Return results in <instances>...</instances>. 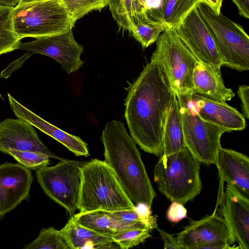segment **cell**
I'll use <instances>...</instances> for the list:
<instances>
[{
	"instance_id": "6da1fadb",
	"label": "cell",
	"mask_w": 249,
	"mask_h": 249,
	"mask_svg": "<svg viewBox=\"0 0 249 249\" xmlns=\"http://www.w3.org/2000/svg\"><path fill=\"white\" fill-rule=\"evenodd\" d=\"M176 94L163 66L152 54L129 85L124 102L131 137L144 151L162 155L164 127Z\"/></svg>"
},
{
	"instance_id": "7a4b0ae2",
	"label": "cell",
	"mask_w": 249,
	"mask_h": 249,
	"mask_svg": "<svg viewBox=\"0 0 249 249\" xmlns=\"http://www.w3.org/2000/svg\"><path fill=\"white\" fill-rule=\"evenodd\" d=\"M101 141L105 162L113 171L132 202L151 207L156 196L136 144L124 124L112 120L106 124Z\"/></svg>"
},
{
	"instance_id": "3957f363",
	"label": "cell",
	"mask_w": 249,
	"mask_h": 249,
	"mask_svg": "<svg viewBox=\"0 0 249 249\" xmlns=\"http://www.w3.org/2000/svg\"><path fill=\"white\" fill-rule=\"evenodd\" d=\"M80 212H113L136 208L111 169L97 159L81 166Z\"/></svg>"
},
{
	"instance_id": "277c9868",
	"label": "cell",
	"mask_w": 249,
	"mask_h": 249,
	"mask_svg": "<svg viewBox=\"0 0 249 249\" xmlns=\"http://www.w3.org/2000/svg\"><path fill=\"white\" fill-rule=\"evenodd\" d=\"M201 162L185 147L162 155L154 168V179L161 194L172 202L183 204L201 192Z\"/></svg>"
},
{
	"instance_id": "5b68a950",
	"label": "cell",
	"mask_w": 249,
	"mask_h": 249,
	"mask_svg": "<svg viewBox=\"0 0 249 249\" xmlns=\"http://www.w3.org/2000/svg\"><path fill=\"white\" fill-rule=\"evenodd\" d=\"M12 22L21 39L66 32L74 26L61 0L18 4L13 8Z\"/></svg>"
},
{
	"instance_id": "8992f818",
	"label": "cell",
	"mask_w": 249,
	"mask_h": 249,
	"mask_svg": "<svg viewBox=\"0 0 249 249\" xmlns=\"http://www.w3.org/2000/svg\"><path fill=\"white\" fill-rule=\"evenodd\" d=\"M176 94L186 146L201 162L216 165L221 147L220 139L226 130L199 115L191 99L192 94Z\"/></svg>"
},
{
	"instance_id": "52a82bcc",
	"label": "cell",
	"mask_w": 249,
	"mask_h": 249,
	"mask_svg": "<svg viewBox=\"0 0 249 249\" xmlns=\"http://www.w3.org/2000/svg\"><path fill=\"white\" fill-rule=\"evenodd\" d=\"M198 10L211 29L218 45L222 66L239 72L249 70V37L239 24L217 14L204 2Z\"/></svg>"
},
{
	"instance_id": "ba28073f",
	"label": "cell",
	"mask_w": 249,
	"mask_h": 249,
	"mask_svg": "<svg viewBox=\"0 0 249 249\" xmlns=\"http://www.w3.org/2000/svg\"><path fill=\"white\" fill-rule=\"evenodd\" d=\"M152 53L163 66L177 94L194 93L193 74L198 62L178 36L175 29L166 28L156 41Z\"/></svg>"
},
{
	"instance_id": "9c48e42d",
	"label": "cell",
	"mask_w": 249,
	"mask_h": 249,
	"mask_svg": "<svg viewBox=\"0 0 249 249\" xmlns=\"http://www.w3.org/2000/svg\"><path fill=\"white\" fill-rule=\"evenodd\" d=\"M84 162L62 159L54 166H46L35 170L37 180L44 192L64 208L70 217L78 208L81 166Z\"/></svg>"
},
{
	"instance_id": "30bf717a",
	"label": "cell",
	"mask_w": 249,
	"mask_h": 249,
	"mask_svg": "<svg viewBox=\"0 0 249 249\" xmlns=\"http://www.w3.org/2000/svg\"><path fill=\"white\" fill-rule=\"evenodd\" d=\"M176 31L180 39L199 62L221 73L222 58L218 45L197 6Z\"/></svg>"
},
{
	"instance_id": "8fae6325",
	"label": "cell",
	"mask_w": 249,
	"mask_h": 249,
	"mask_svg": "<svg viewBox=\"0 0 249 249\" xmlns=\"http://www.w3.org/2000/svg\"><path fill=\"white\" fill-rule=\"evenodd\" d=\"M181 249H228L233 244L231 229L224 218L214 212L193 221L176 236Z\"/></svg>"
},
{
	"instance_id": "7c38bea8",
	"label": "cell",
	"mask_w": 249,
	"mask_h": 249,
	"mask_svg": "<svg viewBox=\"0 0 249 249\" xmlns=\"http://www.w3.org/2000/svg\"><path fill=\"white\" fill-rule=\"evenodd\" d=\"M17 49L52 57L68 73L75 72L84 64L81 59L84 48L75 40L72 29L58 34L36 37L30 42H20Z\"/></svg>"
},
{
	"instance_id": "4fadbf2b",
	"label": "cell",
	"mask_w": 249,
	"mask_h": 249,
	"mask_svg": "<svg viewBox=\"0 0 249 249\" xmlns=\"http://www.w3.org/2000/svg\"><path fill=\"white\" fill-rule=\"evenodd\" d=\"M33 177L20 163L0 164V219L29 196Z\"/></svg>"
},
{
	"instance_id": "5bb4252c",
	"label": "cell",
	"mask_w": 249,
	"mask_h": 249,
	"mask_svg": "<svg viewBox=\"0 0 249 249\" xmlns=\"http://www.w3.org/2000/svg\"><path fill=\"white\" fill-rule=\"evenodd\" d=\"M220 199V212L231 231L233 243L249 249V199L227 184Z\"/></svg>"
},
{
	"instance_id": "9a60e30c",
	"label": "cell",
	"mask_w": 249,
	"mask_h": 249,
	"mask_svg": "<svg viewBox=\"0 0 249 249\" xmlns=\"http://www.w3.org/2000/svg\"><path fill=\"white\" fill-rule=\"evenodd\" d=\"M9 149L40 152L62 160L42 142L33 125L18 118H7L0 123V151L6 154Z\"/></svg>"
},
{
	"instance_id": "2e32d148",
	"label": "cell",
	"mask_w": 249,
	"mask_h": 249,
	"mask_svg": "<svg viewBox=\"0 0 249 249\" xmlns=\"http://www.w3.org/2000/svg\"><path fill=\"white\" fill-rule=\"evenodd\" d=\"M10 107L17 118L22 120L52 137L76 156H89L87 144L80 137L69 134L45 121L23 106L9 93Z\"/></svg>"
},
{
	"instance_id": "e0dca14e",
	"label": "cell",
	"mask_w": 249,
	"mask_h": 249,
	"mask_svg": "<svg viewBox=\"0 0 249 249\" xmlns=\"http://www.w3.org/2000/svg\"><path fill=\"white\" fill-rule=\"evenodd\" d=\"M191 99L199 115L204 120L225 129L241 131L246 126L243 114L226 102H218L196 93Z\"/></svg>"
},
{
	"instance_id": "ac0fdd59",
	"label": "cell",
	"mask_w": 249,
	"mask_h": 249,
	"mask_svg": "<svg viewBox=\"0 0 249 249\" xmlns=\"http://www.w3.org/2000/svg\"><path fill=\"white\" fill-rule=\"evenodd\" d=\"M216 166L221 180L249 197V158L246 155L221 147Z\"/></svg>"
},
{
	"instance_id": "d6986e66",
	"label": "cell",
	"mask_w": 249,
	"mask_h": 249,
	"mask_svg": "<svg viewBox=\"0 0 249 249\" xmlns=\"http://www.w3.org/2000/svg\"><path fill=\"white\" fill-rule=\"evenodd\" d=\"M194 93L218 102L230 101L235 94L227 88L221 73L213 71L199 61L193 74Z\"/></svg>"
},
{
	"instance_id": "ffe728a7",
	"label": "cell",
	"mask_w": 249,
	"mask_h": 249,
	"mask_svg": "<svg viewBox=\"0 0 249 249\" xmlns=\"http://www.w3.org/2000/svg\"><path fill=\"white\" fill-rule=\"evenodd\" d=\"M61 230L71 249L115 248L111 237L100 234L80 225L72 217Z\"/></svg>"
},
{
	"instance_id": "44dd1931",
	"label": "cell",
	"mask_w": 249,
	"mask_h": 249,
	"mask_svg": "<svg viewBox=\"0 0 249 249\" xmlns=\"http://www.w3.org/2000/svg\"><path fill=\"white\" fill-rule=\"evenodd\" d=\"M72 217L80 225L100 234L110 237L119 232L136 228L146 227L150 229L144 225L124 223L114 218L108 212L104 211L79 212L74 214Z\"/></svg>"
},
{
	"instance_id": "7402d4cb",
	"label": "cell",
	"mask_w": 249,
	"mask_h": 249,
	"mask_svg": "<svg viewBox=\"0 0 249 249\" xmlns=\"http://www.w3.org/2000/svg\"><path fill=\"white\" fill-rule=\"evenodd\" d=\"M185 147L182 115L176 94L164 127L162 155L175 153Z\"/></svg>"
},
{
	"instance_id": "603a6c76",
	"label": "cell",
	"mask_w": 249,
	"mask_h": 249,
	"mask_svg": "<svg viewBox=\"0 0 249 249\" xmlns=\"http://www.w3.org/2000/svg\"><path fill=\"white\" fill-rule=\"evenodd\" d=\"M201 2L204 0H161L154 19L162 21L165 29L176 30L190 12Z\"/></svg>"
},
{
	"instance_id": "cb8c5ba5",
	"label": "cell",
	"mask_w": 249,
	"mask_h": 249,
	"mask_svg": "<svg viewBox=\"0 0 249 249\" xmlns=\"http://www.w3.org/2000/svg\"><path fill=\"white\" fill-rule=\"evenodd\" d=\"M13 8L3 7L0 11V55L17 50L21 40L13 28Z\"/></svg>"
},
{
	"instance_id": "d4e9b609",
	"label": "cell",
	"mask_w": 249,
	"mask_h": 249,
	"mask_svg": "<svg viewBox=\"0 0 249 249\" xmlns=\"http://www.w3.org/2000/svg\"><path fill=\"white\" fill-rule=\"evenodd\" d=\"M23 249H71L62 230L53 227L42 229L37 237Z\"/></svg>"
},
{
	"instance_id": "484cf974",
	"label": "cell",
	"mask_w": 249,
	"mask_h": 249,
	"mask_svg": "<svg viewBox=\"0 0 249 249\" xmlns=\"http://www.w3.org/2000/svg\"><path fill=\"white\" fill-rule=\"evenodd\" d=\"M165 29L162 21L148 18L137 22L131 34L145 48L156 42Z\"/></svg>"
},
{
	"instance_id": "4316f807",
	"label": "cell",
	"mask_w": 249,
	"mask_h": 249,
	"mask_svg": "<svg viewBox=\"0 0 249 249\" xmlns=\"http://www.w3.org/2000/svg\"><path fill=\"white\" fill-rule=\"evenodd\" d=\"M107 5L120 27L131 34L135 26L133 0H107Z\"/></svg>"
},
{
	"instance_id": "83f0119b",
	"label": "cell",
	"mask_w": 249,
	"mask_h": 249,
	"mask_svg": "<svg viewBox=\"0 0 249 249\" xmlns=\"http://www.w3.org/2000/svg\"><path fill=\"white\" fill-rule=\"evenodd\" d=\"M74 25L76 21L89 12L101 11L107 5V0H61Z\"/></svg>"
},
{
	"instance_id": "f1b7e54d",
	"label": "cell",
	"mask_w": 249,
	"mask_h": 249,
	"mask_svg": "<svg viewBox=\"0 0 249 249\" xmlns=\"http://www.w3.org/2000/svg\"><path fill=\"white\" fill-rule=\"evenodd\" d=\"M151 230L146 227L131 229L111 236L113 242L122 249H128L144 242L151 236Z\"/></svg>"
},
{
	"instance_id": "f546056e",
	"label": "cell",
	"mask_w": 249,
	"mask_h": 249,
	"mask_svg": "<svg viewBox=\"0 0 249 249\" xmlns=\"http://www.w3.org/2000/svg\"><path fill=\"white\" fill-rule=\"evenodd\" d=\"M6 154L12 156L19 163L29 169L36 170L48 166L50 163V157L40 152L9 149Z\"/></svg>"
},
{
	"instance_id": "4dcf8cb0",
	"label": "cell",
	"mask_w": 249,
	"mask_h": 249,
	"mask_svg": "<svg viewBox=\"0 0 249 249\" xmlns=\"http://www.w3.org/2000/svg\"><path fill=\"white\" fill-rule=\"evenodd\" d=\"M161 0H133L135 25L150 18L153 19L159 8Z\"/></svg>"
},
{
	"instance_id": "1f68e13d",
	"label": "cell",
	"mask_w": 249,
	"mask_h": 249,
	"mask_svg": "<svg viewBox=\"0 0 249 249\" xmlns=\"http://www.w3.org/2000/svg\"><path fill=\"white\" fill-rule=\"evenodd\" d=\"M108 212L114 218L124 223L130 225H144L151 231L153 230L149 223L139 213L136 208Z\"/></svg>"
},
{
	"instance_id": "d6a6232c",
	"label": "cell",
	"mask_w": 249,
	"mask_h": 249,
	"mask_svg": "<svg viewBox=\"0 0 249 249\" xmlns=\"http://www.w3.org/2000/svg\"><path fill=\"white\" fill-rule=\"evenodd\" d=\"M187 211L183 204L177 202H172L167 212V218L173 223H178L186 218Z\"/></svg>"
},
{
	"instance_id": "836d02e7",
	"label": "cell",
	"mask_w": 249,
	"mask_h": 249,
	"mask_svg": "<svg viewBox=\"0 0 249 249\" xmlns=\"http://www.w3.org/2000/svg\"><path fill=\"white\" fill-rule=\"evenodd\" d=\"M238 95L241 101L242 109L245 118H249V87L243 85L239 87Z\"/></svg>"
},
{
	"instance_id": "e575fe53",
	"label": "cell",
	"mask_w": 249,
	"mask_h": 249,
	"mask_svg": "<svg viewBox=\"0 0 249 249\" xmlns=\"http://www.w3.org/2000/svg\"><path fill=\"white\" fill-rule=\"evenodd\" d=\"M159 231L163 241L164 249H181L179 247L176 237H174L165 231L159 229H156Z\"/></svg>"
},
{
	"instance_id": "d590c367",
	"label": "cell",
	"mask_w": 249,
	"mask_h": 249,
	"mask_svg": "<svg viewBox=\"0 0 249 249\" xmlns=\"http://www.w3.org/2000/svg\"><path fill=\"white\" fill-rule=\"evenodd\" d=\"M236 6L240 15L245 18H249V0H231Z\"/></svg>"
},
{
	"instance_id": "8d00e7d4",
	"label": "cell",
	"mask_w": 249,
	"mask_h": 249,
	"mask_svg": "<svg viewBox=\"0 0 249 249\" xmlns=\"http://www.w3.org/2000/svg\"><path fill=\"white\" fill-rule=\"evenodd\" d=\"M211 9L217 14L221 13L223 0H203Z\"/></svg>"
},
{
	"instance_id": "74e56055",
	"label": "cell",
	"mask_w": 249,
	"mask_h": 249,
	"mask_svg": "<svg viewBox=\"0 0 249 249\" xmlns=\"http://www.w3.org/2000/svg\"><path fill=\"white\" fill-rule=\"evenodd\" d=\"M19 2V0H0V6L2 7H14Z\"/></svg>"
},
{
	"instance_id": "f35d334b",
	"label": "cell",
	"mask_w": 249,
	"mask_h": 249,
	"mask_svg": "<svg viewBox=\"0 0 249 249\" xmlns=\"http://www.w3.org/2000/svg\"><path fill=\"white\" fill-rule=\"evenodd\" d=\"M43 0H19V2H18V4L28 3L41 1H43Z\"/></svg>"
},
{
	"instance_id": "ab89813d",
	"label": "cell",
	"mask_w": 249,
	"mask_h": 249,
	"mask_svg": "<svg viewBox=\"0 0 249 249\" xmlns=\"http://www.w3.org/2000/svg\"><path fill=\"white\" fill-rule=\"evenodd\" d=\"M3 7L0 6V11L1 10Z\"/></svg>"
}]
</instances>
